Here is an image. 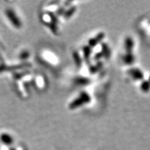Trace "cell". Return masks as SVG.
<instances>
[{
    "label": "cell",
    "instance_id": "1",
    "mask_svg": "<svg viewBox=\"0 0 150 150\" xmlns=\"http://www.w3.org/2000/svg\"><path fill=\"white\" fill-rule=\"evenodd\" d=\"M7 14V16L8 17V18L11 21V22L13 23V24H14L17 28H20L21 26V22H20L19 21L18 17L16 16V14L14 13V12L11 10V9H9L8 11H7L6 12Z\"/></svg>",
    "mask_w": 150,
    "mask_h": 150
},
{
    "label": "cell",
    "instance_id": "2",
    "mask_svg": "<svg viewBox=\"0 0 150 150\" xmlns=\"http://www.w3.org/2000/svg\"><path fill=\"white\" fill-rule=\"evenodd\" d=\"M88 100V95L86 93H84L83 95H81V96H79L76 101H74L72 103L71 106L72 108H76L79 106H81V105H82L83 103H86V100Z\"/></svg>",
    "mask_w": 150,
    "mask_h": 150
}]
</instances>
